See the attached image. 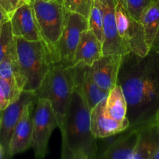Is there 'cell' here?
Wrapping results in <instances>:
<instances>
[{
	"label": "cell",
	"instance_id": "1",
	"mask_svg": "<svg viewBox=\"0 0 159 159\" xmlns=\"http://www.w3.org/2000/svg\"><path fill=\"white\" fill-rule=\"evenodd\" d=\"M117 84L127 102L129 127L159 122V51L151 48L143 57L133 52L123 55Z\"/></svg>",
	"mask_w": 159,
	"mask_h": 159
},
{
	"label": "cell",
	"instance_id": "2",
	"mask_svg": "<svg viewBox=\"0 0 159 159\" xmlns=\"http://www.w3.org/2000/svg\"><path fill=\"white\" fill-rule=\"evenodd\" d=\"M74 87L62 133V159L98 158L97 140L90 128V109L75 73Z\"/></svg>",
	"mask_w": 159,
	"mask_h": 159
},
{
	"label": "cell",
	"instance_id": "3",
	"mask_svg": "<svg viewBox=\"0 0 159 159\" xmlns=\"http://www.w3.org/2000/svg\"><path fill=\"white\" fill-rule=\"evenodd\" d=\"M74 84L73 66L55 62L41 86L34 92L37 99L45 98L51 102L60 131L63 128Z\"/></svg>",
	"mask_w": 159,
	"mask_h": 159
},
{
	"label": "cell",
	"instance_id": "4",
	"mask_svg": "<svg viewBox=\"0 0 159 159\" xmlns=\"http://www.w3.org/2000/svg\"><path fill=\"white\" fill-rule=\"evenodd\" d=\"M14 40L24 80L23 91H37L55 63L51 53L43 40L29 41L19 37H14Z\"/></svg>",
	"mask_w": 159,
	"mask_h": 159
},
{
	"label": "cell",
	"instance_id": "5",
	"mask_svg": "<svg viewBox=\"0 0 159 159\" xmlns=\"http://www.w3.org/2000/svg\"><path fill=\"white\" fill-rule=\"evenodd\" d=\"M42 40L54 62H58L57 45L62 34L65 9L63 0H31Z\"/></svg>",
	"mask_w": 159,
	"mask_h": 159
},
{
	"label": "cell",
	"instance_id": "6",
	"mask_svg": "<svg viewBox=\"0 0 159 159\" xmlns=\"http://www.w3.org/2000/svg\"><path fill=\"white\" fill-rule=\"evenodd\" d=\"M34 110L31 148L36 158H44L48 152L50 137L58 127L57 119L51 102L45 98H37Z\"/></svg>",
	"mask_w": 159,
	"mask_h": 159
},
{
	"label": "cell",
	"instance_id": "7",
	"mask_svg": "<svg viewBox=\"0 0 159 159\" xmlns=\"http://www.w3.org/2000/svg\"><path fill=\"white\" fill-rule=\"evenodd\" d=\"M117 30L126 54L133 52L143 57L150 51L146 41L143 26L140 21L132 18L126 8L116 0L115 8Z\"/></svg>",
	"mask_w": 159,
	"mask_h": 159
},
{
	"label": "cell",
	"instance_id": "8",
	"mask_svg": "<svg viewBox=\"0 0 159 159\" xmlns=\"http://www.w3.org/2000/svg\"><path fill=\"white\" fill-rule=\"evenodd\" d=\"M87 29H89L88 18L65 10L63 29L57 45L58 62L66 66H73L81 33Z\"/></svg>",
	"mask_w": 159,
	"mask_h": 159
},
{
	"label": "cell",
	"instance_id": "9",
	"mask_svg": "<svg viewBox=\"0 0 159 159\" xmlns=\"http://www.w3.org/2000/svg\"><path fill=\"white\" fill-rule=\"evenodd\" d=\"M37 96L34 92L22 91L18 99L1 111L0 121V144L4 148L6 157H9V142L14 128L18 123L24 108L27 104L36 102Z\"/></svg>",
	"mask_w": 159,
	"mask_h": 159
},
{
	"label": "cell",
	"instance_id": "10",
	"mask_svg": "<svg viewBox=\"0 0 159 159\" xmlns=\"http://www.w3.org/2000/svg\"><path fill=\"white\" fill-rule=\"evenodd\" d=\"M102 10L104 41L102 43L103 55L126 54L117 30L116 0H98Z\"/></svg>",
	"mask_w": 159,
	"mask_h": 159
},
{
	"label": "cell",
	"instance_id": "11",
	"mask_svg": "<svg viewBox=\"0 0 159 159\" xmlns=\"http://www.w3.org/2000/svg\"><path fill=\"white\" fill-rule=\"evenodd\" d=\"M106 99H102L90 110V128L98 139L122 133L129 127L127 118L122 121L109 117L105 113Z\"/></svg>",
	"mask_w": 159,
	"mask_h": 159
},
{
	"label": "cell",
	"instance_id": "12",
	"mask_svg": "<svg viewBox=\"0 0 159 159\" xmlns=\"http://www.w3.org/2000/svg\"><path fill=\"white\" fill-rule=\"evenodd\" d=\"M9 20L14 37H22L29 41L43 40L34 15L32 2L23 5L17 9Z\"/></svg>",
	"mask_w": 159,
	"mask_h": 159
},
{
	"label": "cell",
	"instance_id": "13",
	"mask_svg": "<svg viewBox=\"0 0 159 159\" xmlns=\"http://www.w3.org/2000/svg\"><path fill=\"white\" fill-rule=\"evenodd\" d=\"M123 55H102L90 66L95 82L104 91L109 92L117 85Z\"/></svg>",
	"mask_w": 159,
	"mask_h": 159
},
{
	"label": "cell",
	"instance_id": "14",
	"mask_svg": "<svg viewBox=\"0 0 159 159\" xmlns=\"http://www.w3.org/2000/svg\"><path fill=\"white\" fill-rule=\"evenodd\" d=\"M36 102L27 104L14 128L9 142V156L26 152L32 146V113Z\"/></svg>",
	"mask_w": 159,
	"mask_h": 159
},
{
	"label": "cell",
	"instance_id": "15",
	"mask_svg": "<svg viewBox=\"0 0 159 159\" xmlns=\"http://www.w3.org/2000/svg\"><path fill=\"white\" fill-rule=\"evenodd\" d=\"M103 152L101 158L132 159L139 138V129L128 127Z\"/></svg>",
	"mask_w": 159,
	"mask_h": 159
},
{
	"label": "cell",
	"instance_id": "16",
	"mask_svg": "<svg viewBox=\"0 0 159 159\" xmlns=\"http://www.w3.org/2000/svg\"><path fill=\"white\" fill-rule=\"evenodd\" d=\"M102 55V42L91 30L87 29L81 33L80 38L75 51L73 66L80 61L91 66L94 62L98 60Z\"/></svg>",
	"mask_w": 159,
	"mask_h": 159
},
{
	"label": "cell",
	"instance_id": "17",
	"mask_svg": "<svg viewBox=\"0 0 159 159\" xmlns=\"http://www.w3.org/2000/svg\"><path fill=\"white\" fill-rule=\"evenodd\" d=\"M73 67L75 73L80 82L83 93L87 99V104L91 110L102 99H106L108 93L103 90L95 82L92 75L90 66L86 65L84 62L80 61L73 65Z\"/></svg>",
	"mask_w": 159,
	"mask_h": 159
},
{
	"label": "cell",
	"instance_id": "18",
	"mask_svg": "<svg viewBox=\"0 0 159 159\" xmlns=\"http://www.w3.org/2000/svg\"><path fill=\"white\" fill-rule=\"evenodd\" d=\"M159 148V124H147L139 129V138L132 159H153Z\"/></svg>",
	"mask_w": 159,
	"mask_h": 159
},
{
	"label": "cell",
	"instance_id": "19",
	"mask_svg": "<svg viewBox=\"0 0 159 159\" xmlns=\"http://www.w3.org/2000/svg\"><path fill=\"white\" fill-rule=\"evenodd\" d=\"M0 77L13 82L22 91H23L24 80L20 71L17 47L14 39L0 63Z\"/></svg>",
	"mask_w": 159,
	"mask_h": 159
},
{
	"label": "cell",
	"instance_id": "20",
	"mask_svg": "<svg viewBox=\"0 0 159 159\" xmlns=\"http://www.w3.org/2000/svg\"><path fill=\"white\" fill-rule=\"evenodd\" d=\"M140 22L144 29L150 49L159 40V0H155L143 11Z\"/></svg>",
	"mask_w": 159,
	"mask_h": 159
},
{
	"label": "cell",
	"instance_id": "21",
	"mask_svg": "<svg viewBox=\"0 0 159 159\" xmlns=\"http://www.w3.org/2000/svg\"><path fill=\"white\" fill-rule=\"evenodd\" d=\"M127 102L121 86L117 84L108 93L105 102V113L109 117L118 121L126 118Z\"/></svg>",
	"mask_w": 159,
	"mask_h": 159
},
{
	"label": "cell",
	"instance_id": "22",
	"mask_svg": "<svg viewBox=\"0 0 159 159\" xmlns=\"http://www.w3.org/2000/svg\"><path fill=\"white\" fill-rule=\"evenodd\" d=\"M22 90L13 82L0 77V111L17 100Z\"/></svg>",
	"mask_w": 159,
	"mask_h": 159
},
{
	"label": "cell",
	"instance_id": "23",
	"mask_svg": "<svg viewBox=\"0 0 159 159\" xmlns=\"http://www.w3.org/2000/svg\"><path fill=\"white\" fill-rule=\"evenodd\" d=\"M89 29L91 30L101 42L104 41L102 10L98 0H94L88 17Z\"/></svg>",
	"mask_w": 159,
	"mask_h": 159
},
{
	"label": "cell",
	"instance_id": "24",
	"mask_svg": "<svg viewBox=\"0 0 159 159\" xmlns=\"http://www.w3.org/2000/svg\"><path fill=\"white\" fill-rule=\"evenodd\" d=\"M94 0H63L64 8L66 11L80 14L88 18Z\"/></svg>",
	"mask_w": 159,
	"mask_h": 159
},
{
	"label": "cell",
	"instance_id": "25",
	"mask_svg": "<svg viewBox=\"0 0 159 159\" xmlns=\"http://www.w3.org/2000/svg\"><path fill=\"white\" fill-rule=\"evenodd\" d=\"M13 39L10 20H9L2 25L0 31V63L13 41Z\"/></svg>",
	"mask_w": 159,
	"mask_h": 159
},
{
	"label": "cell",
	"instance_id": "26",
	"mask_svg": "<svg viewBox=\"0 0 159 159\" xmlns=\"http://www.w3.org/2000/svg\"><path fill=\"white\" fill-rule=\"evenodd\" d=\"M155 0H126V9L132 18L140 21L143 11Z\"/></svg>",
	"mask_w": 159,
	"mask_h": 159
},
{
	"label": "cell",
	"instance_id": "27",
	"mask_svg": "<svg viewBox=\"0 0 159 159\" xmlns=\"http://www.w3.org/2000/svg\"><path fill=\"white\" fill-rule=\"evenodd\" d=\"M30 2H31V0H0V6L6 12L10 20L12 14L17 9Z\"/></svg>",
	"mask_w": 159,
	"mask_h": 159
},
{
	"label": "cell",
	"instance_id": "28",
	"mask_svg": "<svg viewBox=\"0 0 159 159\" xmlns=\"http://www.w3.org/2000/svg\"><path fill=\"white\" fill-rule=\"evenodd\" d=\"M9 20V17L8 16V15L6 14V12H5L2 9V8L0 6V29L2 26V25L5 23H6L7 21Z\"/></svg>",
	"mask_w": 159,
	"mask_h": 159
},
{
	"label": "cell",
	"instance_id": "29",
	"mask_svg": "<svg viewBox=\"0 0 159 159\" xmlns=\"http://www.w3.org/2000/svg\"><path fill=\"white\" fill-rule=\"evenodd\" d=\"M6 157V153H5L4 148H3L2 146L0 144V158H2Z\"/></svg>",
	"mask_w": 159,
	"mask_h": 159
},
{
	"label": "cell",
	"instance_id": "30",
	"mask_svg": "<svg viewBox=\"0 0 159 159\" xmlns=\"http://www.w3.org/2000/svg\"><path fill=\"white\" fill-rule=\"evenodd\" d=\"M153 159H159V148L157 149V151L156 152V153L154 154V157H153Z\"/></svg>",
	"mask_w": 159,
	"mask_h": 159
},
{
	"label": "cell",
	"instance_id": "31",
	"mask_svg": "<svg viewBox=\"0 0 159 159\" xmlns=\"http://www.w3.org/2000/svg\"><path fill=\"white\" fill-rule=\"evenodd\" d=\"M152 48H154V49L157 50V51H159V40L157 42V43H156V44L154 45Z\"/></svg>",
	"mask_w": 159,
	"mask_h": 159
},
{
	"label": "cell",
	"instance_id": "32",
	"mask_svg": "<svg viewBox=\"0 0 159 159\" xmlns=\"http://www.w3.org/2000/svg\"><path fill=\"white\" fill-rule=\"evenodd\" d=\"M118 1H119L120 2H121L122 4H123V6L126 8V0H118Z\"/></svg>",
	"mask_w": 159,
	"mask_h": 159
},
{
	"label": "cell",
	"instance_id": "33",
	"mask_svg": "<svg viewBox=\"0 0 159 159\" xmlns=\"http://www.w3.org/2000/svg\"><path fill=\"white\" fill-rule=\"evenodd\" d=\"M0 121H1V114H0Z\"/></svg>",
	"mask_w": 159,
	"mask_h": 159
},
{
	"label": "cell",
	"instance_id": "34",
	"mask_svg": "<svg viewBox=\"0 0 159 159\" xmlns=\"http://www.w3.org/2000/svg\"><path fill=\"white\" fill-rule=\"evenodd\" d=\"M0 31H1V29H0Z\"/></svg>",
	"mask_w": 159,
	"mask_h": 159
},
{
	"label": "cell",
	"instance_id": "35",
	"mask_svg": "<svg viewBox=\"0 0 159 159\" xmlns=\"http://www.w3.org/2000/svg\"><path fill=\"white\" fill-rule=\"evenodd\" d=\"M158 124H159V123H158Z\"/></svg>",
	"mask_w": 159,
	"mask_h": 159
}]
</instances>
